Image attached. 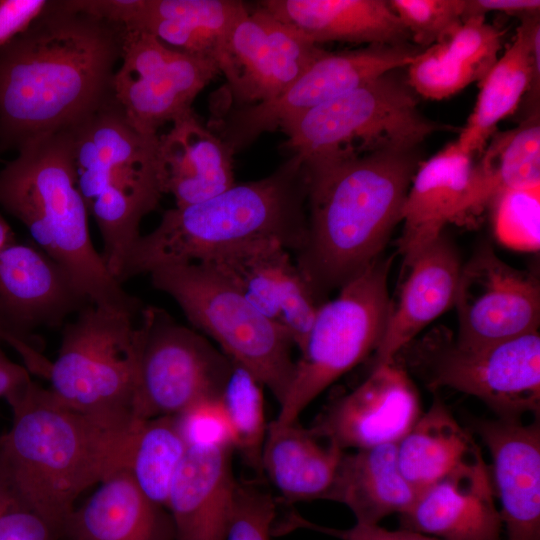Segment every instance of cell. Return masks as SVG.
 <instances>
[{"mask_svg": "<svg viewBox=\"0 0 540 540\" xmlns=\"http://www.w3.org/2000/svg\"><path fill=\"white\" fill-rule=\"evenodd\" d=\"M123 35L73 0L48 1L0 49V149L72 130L111 104Z\"/></svg>", "mask_w": 540, "mask_h": 540, "instance_id": "6da1fadb", "label": "cell"}, {"mask_svg": "<svg viewBox=\"0 0 540 540\" xmlns=\"http://www.w3.org/2000/svg\"><path fill=\"white\" fill-rule=\"evenodd\" d=\"M304 165L307 231L294 261L322 304L382 256L419 163L413 150Z\"/></svg>", "mask_w": 540, "mask_h": 540, "instance_id": "7a4b0ae2", "label": "cell"}, {"mask_svg": "<svg viewBox=\"0 0 540 540\" xmlns=\"http://www.w3.org/2000/svg\"><path fill=\"white\" fill-rule=\"evenodd\" d=\"M5 399L12 423L0 435V469L61 538L77 498L126 469L135 427H107L64 405L32 379Z\"/></svg>", "mask_w": 540, "mask_h": 540, "instance_id": "3957f363", "label": "cell"}, {"mask_svg": "<svg viewBox=\"0 0 540 540\" xmlns=\"http://www.w3.org/2000/svg\"><path fill=\"white\" fill-rule=\"evenodd\" d=\"M307 192L304 161L292 154L267 177L235 183L193 205L175 206L151 232L140 235L119 282L165 265L203 262L260 240H276L295 253L306 237Z\"/></svg>", "mask_w": 540, "mask_h": 540, "instance_id": "277c9868", "label": "cell"}, {"mask_svg": "<svg viewBox=\"0 0 540 540\" xmlns=\"http://www.w3.org/2000/svg\"><path fill=\"white\" fill-rule=\"evenodd\" d=\"M0 206L23 223L34 244L70 274L90 303L132 315L140 312L139 300L110 274L91 240L70 131L18 150L0 171Z\"/></svg>", "mask_w": 540, "mask_h": 540, "instance_id": "5b68a950", "label": "cell"}, {"mask_svg": "<svg viewBox=\"0 0 540 540\" xmlns=\"http://www.w3.org/2000/svg\"><path fill=\"white\" fill-rule=\"evenodd\" d=\"M77 183L103 241V253L125 256L142 219L164 194L158 135L135 129L114 100L70 130Z\"/></svg>", "mask_w": 540, "mask_h": 540, "instance_id": "8992f818", "label": "cell"}, {"mask_svg": "<svg viewBox=\"0 0 540 540\" xmlns=\"http://www.w3.org/2000/svg\"><path fill=\"white\" fill-rule=\"evenodd\" d=\"M149 274L153 287L173 298L195 328L270 390L279 406L283 403L295 371L294 344L284 328L210 263L165 265Z\"/></svg>", "mask_w": 540, "mask_h": 540, "instance_id": "52a82bcc", "label": "cell"}, {"mask_svg": "<svg viewBox=\"0 0 540 540\" xmlns=\"http://www.w3.org/2000/svg\"><path fill=\"white\" fill-rule=\"evenodd\" d=\"M135 317L88 303L62 326L58 354L45 377L61 403L121 431L138 423Z\"/></svg>", "mask_w": 540, "mask_h": 540, "instance_id": "ba28073f", "label": "cell"}, {"mask_svg": "<svg viewBox=\"0 0 540 540\" xmlns=\"http://www.w3.org/2000/svg\"><path fill=\"white\" fill-rule=\"evenodd\" d=\"M442 129L424 117L414 92L392 72L296 116L280 130L303 161L413 151Z\"/></svg>", "mask_w": 540, "mask_h": 540, "instance_id": "9c48e42d", "label": "cell"}, {"mask_svg": "<svg viewBox=\"0 0 540 540\" xmlns=\"http://www.w3.org/2000/svg\"><path fill=\"white\" fill-rule=\"evenodd\" d=\"M391 259L380 256L318 307L290 390L274 421H298L300 413L340 376L375 352L392 310Z\"/></svg>", "mask_w": 540, "mask_h": 540, "instance_id": "30bf717a", "label": "cell"}, {"mask_svg": "<svg viewBox=\"0 0 540 540\" xmlns=\"http://www.w3.org/2000/svg\"><path fill=\"white\" fill-rule=\"evenodd\" d=\"M135 347L137 422L177 416L199 402L219 399L233 367L203 335L155 306L139 312Z\"/></svg>", "mask_w": 540, "mask_h": 540, "instance_id": "8fae6325", "label": "cell"}, {"mask_svg": "<svg viewBox=\"0 0 540 540\" xmlns=\"http://www.w3.org/2000/svg\"><path fill=\"white\" fill-rule=\"evenodd\" d=\"M413 365L430 388L448 387L474 396L502 419L539 418L538 331L482 347H463L448 337L424 340Z\"/></svg>", "mask_w": 540, "mask_h": 540, "instance_id": "7c38bea8", "label": "cell"}, {"mask_svg": "<svg viewBox=\"0 0 540 540\" xmlns=\"http://www.w3.org/2000/svg\"><path fill=\"white\" fill-rule=\"evenodd\" d=\"M418 53L405 45H368L325 51L273 100L225 110L215 121L216 134L235 154L264 132L275 131L296 116L399 68Z\"/></svg>", "mask_w": 540, "mask_h": 540, "instance_id": "4fadbf2b", "label": "cell"}, {"mask_svg": "<svg viewBox=\"0 0 540 540\" xmlns=\"http://www.w3.org/2000/svg\"><path fill=\"white\" fill-rule=\"evenodd\" d=\"M206 57L182 52L140 31H124L114 98L130 124L158 135L167 122L192 110L197 95L219 74Z\"/></svg>", "mask_w": 540, "mask_h": 540, "instance_id": "5bb4252c", "label": "cell"}, {"mask_svg": "<svg viewBox=\"0 0 540 540\" xmlns=\"http://www.w3.org/2000/svg\"><path fill=\"white\" fill-rule=\"evenodd\" d=\"M326 50L258 5L233 26L218 65L233 107L273 100Z\"/></svg>", "mask_w": 540, "mask_h": 540, "instance_id": "9a60e30c", "label": "cell"}, {"mask_svg": "<svg viewBox=\"0 0 540 540\" xmlns=\"http://www.w3.org/2000/svg\"><path fill=\"white\" fill-rule=\"evenodd\" d=\"M454 306L463 347H482L538 331L540 285L511 267L489 245L462 265Z\"/></svg>", "mask_w": 540, "mask_h": 540, "instance_id": "2e32d148", "label": "cell"}, {"mask_svg": "<svg viewBox=\"0 0 540 540\" xmlns=\"http://www.w3.org/2000/svg\"><path fill=\"white\" fill-rule=\"evenodd\" d=\"M422 411L418 391L395 361L372 369L350 393L331 403L310 430L342 450L398 443Z\"/></svg>", "mask_w": 540, "mask_h": 540, "instance_id": "e0dca14e", "label": "cell"}, {"mask_svg": "<svg viewBox=\"0 0 540 540\" xmlns=\"http://www.w3.org/2000/svg\"><path fill=\"white\" fill-rule=\"evenodd\" d=\"M90 303L70 274L35 244L15 240L0 257V325L19 342L33 345L39 328L62 327ZM34 346V345H33Z\"/></svg>", "mask_w": 540, "mask_h": 540, "instance_id": "ac0fdd59", "label": "cell"}, {"mask_svg": "<svg viewBox=\"0 0 540 540\" xmlns=\"http://www.w3.org/2000/svg\"><path fill=\"white\" fill-rule=\"evenodd\" d=\"M124 31L150 34L173 49L219 65L228 36L247 7L237 0H74ZM219 69V68H218Z\"/></svg>", "mask_w": 540, "mask_h": 540, "instance_id": "d6986e66", "label": "cell"}, {"mask_svg": "<svg viewBox=\"0 0 540 540\" xmlns=\"http://www.w3.org/2000/svg\"><path fill=\"white\" fill-rule=\"evenodd\" d=\"M210 263L263 315L280 325L302 349L320 303L290 251L276 240H260L218 254Z\"/></svg>", "mask_w": 540, "mask_h": 540, "instance_id": "ffe728a7", "label": "cell"}, {"mask_svg": "<svg viewBox=\"0 0 540 540\" xmlns=\"http://www.w3.org/2000/svg\"><path fill=\"white\" fill-rule=\"evenodd\" d=\"M492 459L506 540H540V424L521 419L473 423Z\"/></svg>", "mask_w": 540, "mask_h": 540, "instance_id": "44dd1931", "label": "cell"}, {"mask_svg": "<svg viewBox=\"0 0 540 540\" xmlns=\"http://www.w3.org/2000/svg\"><path fill=\"white\" fill-rule=\"evenodd\" d=\"M491 472L483 456L421 491L401 528L442 540H501Z\"/></svg>", "mask_w": 540, "mask_h": 540, "instance_id": "7402d4cb", "label": "cell"}, {"mask_svg": "<svg viewBox=\"0 0 540 540\" xmlns=\"http://www.w3.org/2000/svg\"><path fill=\"white\" fill-rule=\"evenodd\" d=\"M233 451L230 443L188 445L167 502L174 540H225L237 485Z\"/></svg>", "mask_w": 540, "mask_h": 540, "instance_id": "603a6c76", "label": "cell"}, {"mask_svg": "<svg viewBox=\"0 0 540 540\" xmlns=\"http://www.w3.org/2000/svg\"><path fill=\"white\" fill-rule=\"evenodd\" d=\"M460 255L443 232L408 265L409 276L374 352L373 368L392 362L429 323L455 304Z\"/></svg>", "mask_w": 540, "mask_h": 540, "instance_id": "cb8c5ba5", "label": "cell"}, {"mask_svg": "<svg viewBox=\"0 0 540 540\" xmlns=\"http://www.w3.org/2000/svg\"><path fill=\"white\" fill-rule=\"evenodd\" d=\"M233 151L193 110L172 122L159 135L158 166L162 191L176 207L193 205L232 187Z\"/></svg>", "mask_w": 540, "mask_h": 540, "instance_id": "d4e9b609", "label": "cell"}, {"mask_svg": "<svg viewBox=\"0 0 540 540\" xmlns=\"http://www.w3.org/2000/svg\"><path fill=\"white\" fill-rule=\"evenodd\" d=\"M472 155L455 142L419 163L401 212L399 249L408 266L445 225L462 217L473 170Z\"/></svg>", "mask_w": 540, "mask_h": 540, "instance_id": "484cf974", "label": "cell"}, {"mask_svg": "<svg viewBox=\"0 0 540 540\" xmlns=\"http://www.w3.org/2000/svg\"><path fill=\"white\" fill-rule=\"evenodd\" d=\"M67 518L62 540H174L167 509L150 500L120 469Z\"/></svg>", "mask_w": 540, "mask_h": 540, "instance_id": "4316f807", "label": "cell"}, {"mask_svg": "<svg viewBox=\"0 0 540 540\" xmlns=\"http://www.w3.org/2000/svg\"><path fill=\"white\" fill-rule=\"evenodd\" d=\"M538 15L523 17L512 42L482 78L474 109L456 140L473 155L484 151L500 121L513 114L522 97L539 83Z\"/></svg>", "mask_w": 540, "mask_h": 540, "instance_id": "83f0119b", "label": "cell"}, {"mask_svg": "<svg viewBox=\"0 0 540 540\" xmlns=\"http://www.w3.org/2000/svg\"><path fill=\"white\" fill-rule=\"evenodd\" d=\"M260 7L320 45H405L410 35L383 0H265Z\"/></svg>", "mask_w": 540, "mask_h": 540, "instance_id": "f1b7e54d", "label": "cell"}, {"mask_svg": "<svg viewBox=\"0 0 540 540\" xmlns=\"http://www.w3.org/2000/svg\"><path fill=\"white\" fill-rule=\"evenodd\" d=\"M344 452L298 421L279 424L273 420L262 448L261 474L284 501L325 500Z\"/></svg>", "mask_w": 540, "mask_h": 540, "instance_id": "f546056e", "label": "cell"}, {"mask_svg": "<svg viewBox=\"0 0 540 540\" xmlns=\"http://www.w3.org/2000/svg\"><path fill=\"white\" fill-rule=\"evenodd\" d=\"M418 492L400 471L397 443L344 452L325 500L346 505L357 524L405 513Z\"/></svg>", "mask_w": 540, "mask_h": 540, "instance_id": "4dcf8cb0", "label": "cell"}, {"mask_svg": "<svg viewBox=\"0 0 540 540\" xmlns=\"http://www.w3.org/2000/svg\"><path fill=\"white\" fill-rule=\"evenodd\" d=\"M480 457L471 433L439 399L397 443L400 471L418 494Z\"/></svg>", "mask_w": 540, "mask_h": 540, "instance_id": "1f68e13d", "label": "cell"}, {"mask_svg": "<svg viewBox=\"0 0 540 540\" xmlns=\"http://www.w3.org/2000/svg\"><path fill=\"white\" fill-rule=\"evenodd\" d=\"M540 185V123L538 114L517 128L493 136L473 166L463 214L491 202L501 192Z\"/></svg>", "mask_w": 540, "mask_h": 540, "instance_id": "d6a6232c", "label": "cell"}, {"mask_svg": "<svg viewBox=\"0 0 540 540\" xmlns=\"http://www.w3.org/2000/svg\"><path fill=\"white\" fill-rule=\"evenodd\" d=\"M187 449L176 416L140 421L132 433L126 470L150 500L167 509L171 483Z\"/></svg>", "mask_w": 540, "mask_h": 540, "instance_id": "836d02e7", "label": "cell"}, {"mask_svg": "<svg viewBox=\"0 0 540 540\" xmlns=\"http://www.w3.org/2000/svg\"><path fill=\"white\" fill-rule=\"evenodd\" d=\"M260 382L245 368L233 367L220 397L234 450L261 474V453L267 432Z\"/></svg>", "mask_w": 540, "mask_h": 540, "instance_id": "e575fe53", "label": "cell"}, {"mask_svg": "<svg viewBox=\"0 0 540 540\" xmlns=\"http://www.w3.org/2000/svg\"><path fill=\"white\" fill-rule=\"evenodd\" d=\"M497 240L524 252L540 247V185L508 189L491 201Z\"/></svg>", "mask_w": 540, "mask_h": 540, "instance_id": "d590c367", "label": "cell"}, {"mask_svg": "<svg viewBox=\"0 0 540 540\" xmlns=\"http://www.w3.org/2000/svg\"><path fill=\"white\" fill-rule=\"evenodd\" d=\"M406 68L411 90L431 100L449 98L479 80L476 73L441 42L418 52Z\"/></svg>", "mask_w": 540, "mask_h": 540, "instance_id": "8d00e7d4", "label": "cell"}, {"mask_svg": "<svg viewBox=\"0 0 540 540\" xmlns=\"http://www.w3.org/2000/svg\"><path fill=\"white\" fill-rule=\"evenodd\" d=\"M276 510V500L260 484L237 480L225 540H270Z\"/></svg>", "mask_w": 540, "mask_h": 540, "instance_id": "74e56055", "label": "cell"}, {"mask_svg": "<svg viewBox=\"0 0 540 540\" xmlns=\"http://www.w3.org/2000/svg\"><path fill=\"white\" fill-rule=\"evenodd\" d=\"M501 35L496 27L486 22L485 16L472 15L454 24L437 42L443 43L468 65L481 81L498 59Z\"/></svg>", "mask_w": 540, "mask_h": 540, "instance_id": "f35d334b", "label": "cell"}, {"mask_svg": "<svg viewBox=\"0 0 540 540\" xmlns=\"http://www.w3.org/2000/svg\"><path fill=\"white\" fill-rule=\"evenodd\" d=\"M392 11L410 38L425 48L436 43L466 11V0H390Z\"/></svg>", "mask_w": 540, "mask_h": 540, "instance_id": "ab89813d", "label": "cell"}, {"mask_svg": "<svg viewBox=\"0 0 540 540\" xmlns=\"http://www.w3.org/2000/svg\"><path fill=\"white\" fill-rule=\"evenodd\" d=\"M0 540H62L0 469Z\"/></svg>", "mask_w": 540, "mask_h": 540, "instance_id": "60d3db41", "label": "cell"}, {"mask_svg": "<svg viewBox=\"0 0 540 540\" xmlns=\"http://www.w3.org/2000/svg\"><path fill=\"white\" fill-rule=\"evenodd\" d=\"M176 417L188 445L213 442L232 444L220 398L199 402Z\"/></svg>", "mask_w": 540, "mask_h": 540, "instance_id": "b9f144b4", "label": "cell"}, {"mask_svg": "<svg viewBox=\"0 0 540 540\" xmlns=\"http://www.w3.org/2000/svg\"><path fill=\"white\" fill-rule=\"evenodd\" d=\"M288 531L306 529L319 532L338 540H442L419 532L399 528L388 530L378 525L355 524L350 528L338 529L321 526L302 517L297 512H292L286 522Z\"/></svg>", "mask_w": 540, "mask_h": 540, "instance_id": "7bdbcfd3", "label": "cell"}, {"mask_svg": "<svg viewBox=\"0 0 540 540\" xmlns=\"http://www.w3.org/2000/svg\"><path fill=\"white\" fill-rule=\"evenodd\" d=\"M47 3L46 0H0V49L24 32Z\"/></svg>", "mask_w": 540, "mask_h": 540, "instance_id": "ee69618b", "label": "cell"}, {"mask_svg": "<svg viewBox=\"0 0 540 540\" xmlns=\"http://www.w3.org/2000/svg\"><path fill=\"white\" fill-rule=\"evenodd\" d=\"M538 0H466L465 16H485L489 12H502L523 17L539 14ZM463 17V18H464Z\"/></svg>", "mask_w": 540, "mask_h": 540, "instance_id": "f6af8a7d", "label": "cell"}, {"mask_svg": "<svg viewBox=\"0 0 540 540\" xmlns=\"http://www.w3.org/2000/svg\"><path fill=\"white\" fill-rule=\"evenodd\" d=\"M15 240L17 239L14 231L0 213V257L3 251Z\"/></svg>", "mask_w": 540, "mask_h": 540, "instance_id": "bcb514c9", "label": "cell"}, {"mask_svg": "<svg viewBox=\"0 0 540 540\" xmlns=\"http://www.w3.org/2000/svg\"><path fill=\"white\" fill-rule=\"evenodd\" d=\"M10 340H11V337L6 333V331L0 325V343L3 342L8 345Z\"/></svg>", "mask_w": 540, "mask_h": 540, "instance_id": "7dc6e473", "label": "cell"}]
</instances>
